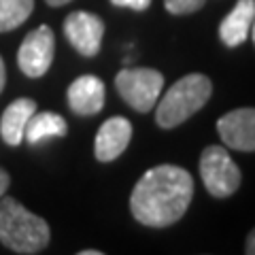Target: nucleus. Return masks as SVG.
Returning <instances> with one entry per match:
<instances>
[{
  "label": "nucleus",
  "instance_id": "f257e3e1",
  "mask_svg": "<svg viewBox=\"0 0 255 255\" xmlns=\"http://www.w3.org/2000/svg\"><path fill=\"white\" fill-rule=\"evenodd\" d=\"M194 179L181 166L162 164L147 170L132 189V217L147 228H168L187 213Z\"/></svg>",
  "mask_w": 255,
  "mask_h": 255
},
{
  "label": "nucleus",
  "instance_id": "f03ea898",
  "mask_svg": "<svg viewBox=\"0 0 255 255\" xmlns=\"http://www.w3.org/2000/svg\"><path fill=\"white\" fill-rule=\"evenodd\" d=\"M49 226L13 198L0 200V243L15 253H41L49 245Z\"/></svg>",
  "mask_w": 255,
  "mask_h": 255
},
{
  "label": "nucleus",
  "instance_id": "7ed1b4c3",
  "mask_svg": "<svg viewBox=\"0 0 255 255\" xmlns=\"http://www.w3.org/2000/svg\"><path fill=\"white\" fill-rule=\"evenodd\" d=\"M213 94V83L206 75L191 73L181 77L168 92L162 96L155 111V122L159 128L170 130L196 115Z\"/></svg>",
  "mask_w": 255,
  "mask_h": 255
},
{
  "label": "nucleus",
  "instance_id": "20e7f679",
  "mask_svg": "<svg viewBox=\"0 0 255 255\" xmlns=\"http://www.w3.org/2000/svg\"><path fill=\"white\" fill-rule=\"evenodd\" d=\"M115 87L136 113H147L159 100L164 75L153 68H124L115 77Z\"/></svg>",
  "mask_w": 255,
  "mask_h": 255
},
{
  "label": "nucleus",
  "instance_id": "39448f33",
  "mask_svg": "<svg viewBox=\"0 0 255 255\" xmlns=\"http://www.w3.org/2000/svg\"><path fill=\"white\" fill-rule=\"evenodd\" d=\"M200 177L211 196L228 198L241 187L243 174L226 147L211 145L200 155Z\"/></svg>",
  "mask_w": 255,
  "mask_h": 255
},
{
  "label": "nucleus",
  "instance_id": "423d86ee",
  "mask_svg": "<svg viewBox=\"0 0 255 255\" xmlns=\"http://www.w3.org/2000/svg\"><path fill=\"white\" fill-rule=\"evenodd\" d=\"M55 51V36L49 26H38L26 34L17 51L19 70L30 79L43 77L49 70Z\"/></svg>",
  "mask_w": 255,
  "mask_h": 255
},
{
  "label": "nucleus",
  "instance_id": "0eeeda50",
  "mask_svg": "<svg viewBox=\"0 0 255 255\" xmlns=\"http://www.w3.org/2000/svg\"><path fill=\"white\" fill-rule=\"evenodd\" d=\"M64 34H66L68 43L81 55L94 58V55L100 51V45H102L105 21L94 13L75 11L64 19Z\"/></svg>",
  "mask_w": 255,
  "mask_h": 255
},
{
  "label": "nucleus",
  "instance_id": "6e6552de",
  "mask_svg": "<svg viewBox=\"0 0 255 255\" xmlns=\"http://www.w3.org/2000/svg\"><path fill=\"white\" fill-rule=\"evenodd\" d=\"M217 132L234 151H255V109L245 107L230 111L217 122Z\"/></svg>",
  "mask_w": 255,
  "mask_h": 255
},
{
  "label": "nucleus",
  "instance_id": "1a4fd4ad",
  "mask_svg": "<svg viewBox=\"0 0 255 255\" xmlns=\"http://www.w3.org/2000/svg\"><path fill=\"white\" fill-rule=\"evenodd\" d=\"M132 124L126 117H111L100 126L94 142V153L98 162H113L130 145Z\"/></svg>",
  "mask_w": 255,
  "mask_h": 255
},
{
  "label": "nucleus",
  "instance_id": "9d476101",
  "mask_svg": "<svg viewBox=\"0 0 255 255\" xmlns=\"http://www.w3.org/2000/svg\"><path fill=\"white\" fill-rule=\"evenodd\" d=\"M68 107L77 115H96L105 107L107 87L96 75L77 77L68 87Z\"/></svg>",
  "mask_w": 255,
  "mask_h": 255
},
{
  "label": "nucleus",
  "instance_id": "9b49d317",
  "mask_svg": "<svg viewBox=\"0 0 255 255\" xmlns=\"http://www.w3.org/2000/svg\"><path fill=\"white\" fill-rule=\"evenodd\" d=\"M255 17V0H238L234 9L230 11L219 23V36L228 47H238L247 41Z\"/></svg>",
  "mask_w": 255,
  "mask_h": 255
},
{
  "label": "nucleus",
  "instance_id": "f8f14e48",
  "mask_svg": "<svg viewBox=\"0 0 255 255\" xmlns=\"http://www.w3.org/2000/svg\"><path fill=\"white\" fill-rule=\"evenodd\" d=\"M36 102L30 98H17L4 109L2 119H0V134L6 145L17 147L23 140V130H26L28 119L34 115Z\"/></svg>",
  "mask_w": 255,
  "mask_h": 255
},
{
  "label": "nucleus",
  "instance_id": "ddd939ff",
  "mask_svg": "<svg viewBox=\"0 0 255 255\" xmlns=\"http://www.w3.org/2000/svg\"><path fill=\"white\" fill-rule=\"evenodd\" d=\"M68 126L66 119L58 113H49V111H43V113H36L28 119L26 130H23V138H26L30 145H36L45 138L51 136H66Z\"/></svg>",
  "mask_w": 255,
  "mask_h": 255
},
{
  "label": "nucleus",
  "instance_id": "4468645a",
  "mask_svg": "<svg viewBox=\"0 0 255 255\" xmlns=\"http://www.w3.org/2000/svg\"><path fill=\"white\" fill-rule=\"evenodd\" d=\"M34 9V0H0V32L21 26Z\"/></svg>",
  "mask_w": 255,
  "mask_h": 255
},
{
  "label": "nucleus",
  "instance_id": "2eb2a0df",
  "mask_svg": "<svg viewBox=\"0 0 255 255\" xmlns=\"http://www.w3.org/2000/svg\"><path fill=\"white\" fill-rule=\"evenodd\" d=\"M206 0H164L166 11L172 15H189L196 13L198 9H202Z\"/></svg>",
  "mask_w": 255,
  "mask_h": 255
},
{
  "label": "nucleus",
  "instance_id": "dca6fc26",
  "mask_svg": "<svg viewBox=\"0 0 255 255\" xmlns=\"http://www.w3.org/2000/svg\"><path fill=\"white\" fill-rule=\"evenodd\" d=\"M111 4L124 6V9H132V11H145V9H149L151 0H111Z\"/></svg>",
  "mask_w": 255,
  "mask_h": 255
},
{
  "label": "nucleus",
  "instance_id": "f3484780",
  "mask_svg": "<svg viewBox=\"0 0 255 255\" xmlns=\"http://www.w3.org/2000/svg\"><path fill=\"white\" fill-rule=\"evenodd\" d=\"M245 253H247V255H255V228L251 230V234L247 236V243H245Z\"/></svg>",
  "mask_w": 255,
  "mask_h": 255
},
{
  "label": "nucleus",
  "instance_id": "a211bd4d",
  "mask_svg": "<svg viewBox=\"0 0 255 255\" xmlns=\"http://www.w3.org/2000/svg\"><path fill=\"white\" fill-rule=\"evenodd\" d=\"M6 187H9V174H6L2 168H0V196H4Z\"/></svg>",
  "mask_w": 255,
  "mask_h": 255
},
{
  "label": "nucleus",
  "instance_id": "6ab92c4d",
  "mask_svg": "<svg viewBox=\"0 0 255 255\" xmlns=\"http://www.w3.org/2000/svg\"><path fill=\"white\" fill-rule=\"evenodd\" d=\"M4 83H6V68H4V60L0 58V92L4 90Z\"/></svg>",
  "mask_w": 255,
  "mask_h": 255
},
{
  "label": "nucleus",
  "instance_id": "aec40b11",
  "mask_svg": "<svg viewBox=\"0 0 255 255\" xmlns=\"http://www.w3.org/2000/svg\"><path fill=\"white\" fill-rule=\"evenodd\" d=\"M49 6H62V4H66V2H70V0H45Z\"/></svg>",
  "mask_w": 255,
  "mask_h": 255
},
{
  "label": "nucleus",
  "instance_id": "412c9836",
  "mask_svg": "<svg viewBox=\"0 0 255 255\" xmlns=\"http://www.w3.org/2000/svg\"><path fill=\"white\" fill-rule=\"evenodd\" d=\"M81 255H100V251H96V249H87V251H81Z\"/></svg>",
  "mask_w": 255,
  "mask_h": 255
},
{
  "label": "nucleus",
  "instance_id": "4be33fe9",
  "mask_svg": "<svg viewBox=\"0 0 255 255\" xmlns=\"http://www.w3.org/2000/svg\"><path fill=\"white\" fill-rule=\"evenodd\" d=\"M251 36H253V45H255V17H253V23H251Z\"/></svg>",
  "mask_w": 255,
  "mask_h": 255
}]
</instances>
